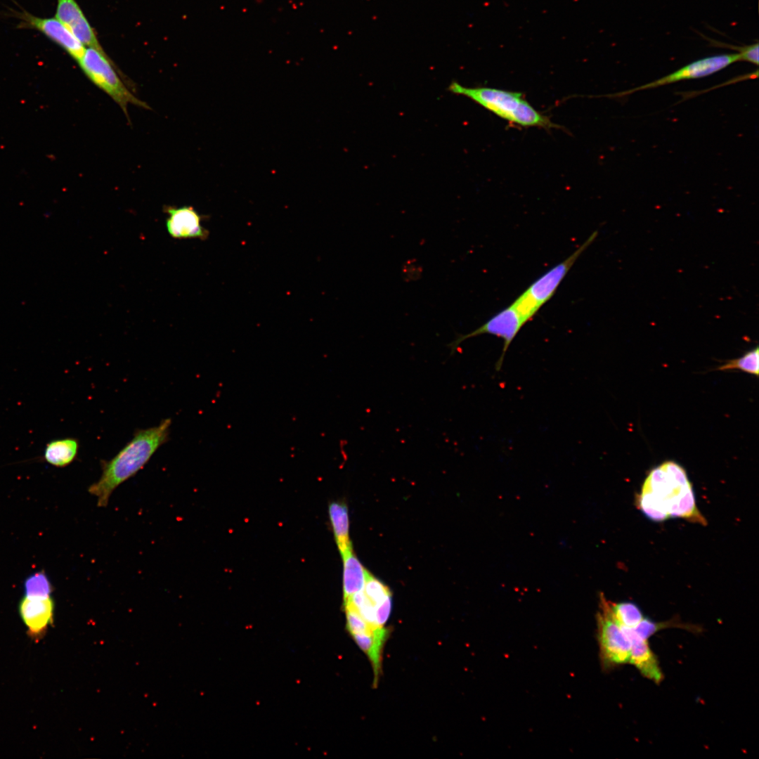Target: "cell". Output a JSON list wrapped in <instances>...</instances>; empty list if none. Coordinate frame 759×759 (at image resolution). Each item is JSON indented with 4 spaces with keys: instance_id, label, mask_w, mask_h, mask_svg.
Segmentation results:
<instances>
[{
    "instance_id": "13",
    "label": "cell",
    "mask_w": 759,
    "mask_h": 759,
    "mask_svg": "<svg viewBox=\"0 0 759 759\" xmlns=\"http://www.w3.org/2000/svg\"><path fill=\"white\" fill-rule=\"evenodd\" d=\"M351 636L369 659L374 673V685H377L382 668V649L388 637V630L377 628L371 633L354 634Z\"/></svg>"
},
{
    "instance_id": "21",
    "label": "cell",
    "mask_w": 759,
    "mask_h": 759,
    "mask_svg": "<svg viewBox=\"0 0 759 759\" xmlns=\"http://www.w3.org/2000/svg\"><path fill=\"white\" fill-rule=\"evenodd\" d=\"M25 595L45 597L50 595L51 585L46 575L37 572L30 576L24 583Z\"/></svg>"
},
{
    "instance_id": "10",
    "label": "cell",
    "mask_w": 759,
    "mask_h": 759,
    "mask_svg": "<svg viewBox=\"0 0 759 759\" xmlns=\"http://www.w3.org/2000/svg\"><path fill=\"white\" fill-rule=\"evenodd\" d=\"M56 18L86 46L105 52L76 0H57Z\"/></svg>"
},
{
    "instance_id": "12",
    "label": "cell",
    "mask_w": 759,
    "mask_h": 759,
    "mask_svg": "<svg viewBox=\"0 0 759 759\" xmlns=\"http://www.w3.org/2000/svg\"><path fill=\"white\" fill-rule=\"evenodd\" d=\"M621 627L630 642L629 663L634 665L642 676L659 684L663 679V675L647 640L639 637L630 628Z\"/></svg>"
},
{
    "instance_id": "17",
    "label": "cell",
    "mask_w": 759,
    "mask_h": 759,
    "mask_svg": "<svg viewBox=\"0 0 759 759\" xmlns=\"http://www.w3.org/2000/svg\"><path fill=\"white\" fill-rule=\"evenodd\" d=\"M614 619L622 627L633 628L643 619L640 607L631 602H622L609 604Z\"/></svg>"
},
{
    "instance_id": "15",
    "label": "cell",
    "mask_w": 759,
    "mask_h": 759,
    "mask_svg": "<svg viewBox=\"0 0 759 759\" xmlns=\"http://www.w3.org/2000/svg\"><path fill=\"white\" fill-rule=\"evenodd\" d=\"M79 448V441L75 438L54 439L46 443L43 458L53 466L65 467L77 458Z\"/></svg>"
},
{
    "instance_id": "4",
    "label": "cell",
    "mask_w": 759,
    "mask_h": 759,
    "mask_svg": "<svg viewBox=\"0 0 759 759\" xmlns=\"http://www.w3.org/2000/svg\"><path fill=\"white\" fill-rule=\"evenodd\" d=\"M597 617V638L603 666L613 668L630 661V642L614 619L609 604L602 601Z\"/></svg>"
},
{
    "instance_id": "3",
    "label": "cell",
    "mask_w": 759,
    "mask_h": 759,
    "mask_svg": "<svg viewBox=\"0 0 759 759\" xmlns=\"http://www.w3.org/2000/svg\"><path fill=\"white\" fill-rule=\"evenodd\" d=\"M78 63L86 76L121 108L127 119L129 105L150 108L146 103L137 98L124 84L105 52L86 47Z\"/></svg>"
},
{
    "instance_id": "18",
    "label": "cell",
    "mask_w": 759,
    "mask_h": 759,
    "mask_svg": "<svg viewBox=\"0 0 759 759\" xmlns=\"http://www.w3.org/2000/svg\"><path fill=\"white\" fill-rule=\"evenodd\" d=\"M637 505L647 517L654 521H663L669 518L665 505L650 492L641 491L637 498Z\"/></svg>"
},
{
    "instance_id": "25",
    "label": "cell",
    "mask_w": 759,
    "mask_h": 759,
    "mask_svg": "<svg viewBox=\"0 0 759 759\" xmlns=\"http://www.w3.org/2000/svg\"><path fill=\"white\" fill-rule=\"evenodd\" d=\"M711 44H713L715 46L725 47L738 51L741 57V60L749 62L751 63L758 65V43L746 45L744 46H736L731 44H726L725 43L716 41L714 40H710Z\"/></svg>"
},
{
    "instance_id": "19",
    "label": "cell",
    "mask_w": 759,
    "mask_h": 759,
    "mask_svg": "<svg viewBox=\"0 0 759 759\" xmlns=\"http://www.w3.org/2000/svg\"><path fill=\"white\" fill-rule=\"evenodd\" d=\"M677 627L681 628L691 631L698 632L699 629L695 625H686L677 622L676 620H670L664 622H655L648 618H643L640 623L632 629L634 633L639 637L644 640H648L649 637L654 635L660 630L665 628Z\"/></svg>"
},
{
    "instance_id": "9",
    "label": "cell",
    "mask_w": 759,
    "mask_h": 759,
    "mask_svg": "<svg viewBox=\"0 0 759 759\" xmlns=\"http://www.w3.org/2000/svg\"><path fill=\"white\" fill-rule=\"evenodd\" d=\"M18 611L28 635L38 640L53 623L54 602L50 595H25L19 602Z\"/></svg>"
},
{
    "instance_id": "6",
    "label": "cell",
    "mask_w": 759,
    "mask_h": 759,
    "mask_svg": "<svg viewBox=\"0 0 759 759\" xmlns=\"http://www.w3.org/2000/svg\"><path fill=\"white\" fill-rule=\"evenodd\" d=\"M741 61L739 53L721 54L707 57L693 63H691L675 72L666 75L651 82L643 84L636 88L619 92L611 97H621L628 96L635 92L656 88L674 82L704 77L720 71L731 64Z\"/></svg>"
},
{
    "instance_id": "20",
    "label": "cell",
    "mask_w": 759,
    "mask_h": 759,
    "mask_svg": "<svg viewBox=\"0 0 759 759\" xmlns=\"http://www.w3.org/2000/svg\"><path fill=\"white\" fill-rule=\"evenodd\" d=\"M758 361L759 353L758 347L757 346L740 358L727 361L725 364L718 368V370L721 371L739 370L758 377L759 372Z\"/></svg>"
},
{
    "instance_id": "23",
    "label": "cell",
    "mask_w": 759,
    "mask_h": 759,
    "mask_svg": "<svg viewBox=\"0 0 759 759\" xmlns=\"http://www.w3.org/2000/svg\"><path fill=\"white\" fill-rule=\"evenodd\" d=\"M344 607L346 618V628L351 635L371 633L377 628L371 626L350 604H345Z\"/></svg>"
},
{
    "instance_id": "11",
    "label": "cell",
    "mask_w": 759,
    "mask_h": 759,
    "mask_svg": "<svg viewBox=\"0 0 759 759\" xmlns=\"http://www.w3.org/2000/svg\"><path fill=\"white\" fill-rule=\"evenodd\" d=\"M166 228L169 235L177 239H206L209 232L202 226V216L191 206L167 207Z\"/></svg>"
},
{
    "instance_id": "22",
    "label": "cell",
    "mask_w": 759,
    "mask_h": 759,
    "mask_svg": "<svg viewBox=\"0 0 759 759\" xmlns=\"http://www.w3.org/2000/svg\"><path fill=\"white\" fill-rule=\"evenodd\" d=\"M363 591L365 596L374 604L375 608L389 595H391L388 587L369 572L367 574Z\"/></svg>"
},
{
    "instance_id": "8",
    "label": "cell",
    "mask_w": 759,
    "mask_h": 759,
    "mask_svg": "<svg viewBox=\"0 0 759 759\" xmlns=\"http://www.w3.org/2000/svg\"><path fill=\"white\" fill-rule=\"evenodd\" d=\"M24 23L36 29L61 46L76 61L82 57L86 46L56 18H41L24 12L20 14Z\"/></svg>"
},
{
    "instance_id": "24",
    "label": "cell",
    "mask_w": 759,
    "mask_h": 759,
    "mask_svg": "<svg viewBox=\"0 0 759 759\" xmlns=\"http://www.w3.org/2000/svg\"><path fill=\"white\" fill-rule=\"evenodd\" d=\"M511 304L516 309L526 323L531 320L540 309L525 292L521 293Z\"/></svg>"
},
{
    "instance_id": "7",
    "label": "cell",
    "mask_w": 759,
    "mask_h": 759,
    "mask_svg": "<svg viewBox=\"0 0 759 759\" xmlns=\"http://www.w3.org/2000/svg\"><path fill=\"white\" fill-rule=\"evenodd\" d=\"M597 234V232H594L569 257L547 271L524 291L540 309L552 297L577 259L592 242Z\"/></svg>"
},
{
    "instance_id": "14",
    "label": "cell",
    "mask_w": 759,
    "mask_h": 759,
    "mask_svg": "<svg viewBox=\"0 0 759 759\" xmlns=\"http://www.w3.org/2000/svg\"><path fill=\"white\" fill-rule=\"evenodd\" d=\"M343 559L344 603L356 592L363 590L368 571L363 566L352 547L342 555Z\"/></svg>"
},
{
    "instance_id": "26",
    "label": "cell",
    "mask_w": 759,
    "mask_h": 759,
    "mask_svg": "<svg viewBox=\"0 0 759 759\" xmlns=\"http://www.w3.org/2000/svg\"><path fill=\"white\" fill-rule=\"evenodd\" d=\"M391 609V595H389L375 608V623L379 628H383L388 620Z\"/></svg>"
},
{
    "instance_id": "1",
    "label": "cell",
    "mask_w": 759,
    "mask_h": 759,
    "mask_svg": "<svg viewBox=\"0 0 759 759\" xmlns=\"http://www.w3.org/2000/svg\"><path fill=\"white\" fill-rule=\"evenodd\" d=\"M171 425V420L167 418L158 425L137 429L115 457L102 462L101 476L89 488V492L97 498L98 506H106L112 491L141 469L169 440Z\"/></svg>"
},
{
    "instance_id": "16",
    "label": "cell",
    "mask_w": 759,
    "mask_h": 759,
    "mask_svg": "<svg viewBox=\"0 0 759 759\" xmlns=\"http://www.w3.org/2000/svg\"><path fill=\"white\" fill-rule=\"evenodd\" d=\"M328 513L336 543L341 555H342L352 547L349 539L347 506L343 502H332L328 507Z\"/></svg>"
},
{
    "instance_id": "5",
    "label": "cell",
    "mask_w": 759,
    "mask_h": 759,
    "mask_svg": "<svg viewBox=\"0 0 759 759\" xmlns=\"http://www.w3.org/2000/svg\"><path fill=\"white\" fill-rule=\"evenodd\" d=\"M526 323L516 309L510 304L474 330L465 335L457 334L447 346L450 349V355H453L459 345L469 338L485 334L501 338L503 341L502 350L495 365L496 371H499L510 345Z\"/></svg>"
},
{
    "instance_id": "2",
    "label": "cell",
    "mask_w": 759,
    "mask_h": 759,
    "mask_svg": "<svg viewBox=\"0 0 759 759\" xmlns=\"http://www.w3.org/2000/svg\"><path fill=\"white\" fill-rule=\"evenodd\" d=\"M448 90L465 96L500 118L524 127L556 128L550 118L536 110L521 93L486 87H467L454 81Z\"/></svg>"
}]
</instances>
